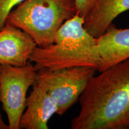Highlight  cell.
Returning a JSON list of instances; mask_svg holds the SVG:
<instances>
[{"instance_id": "cell-1", "label": "cell", "mask_w": 129, "mask_h": 129, "mask_svg": "<svg viewBox=\"0 0 129 129\" xmlns=\"http://www.w3.org/2000/svg\"><path fill=\"white\" fill-rule=\"evenodd\" d=\"M72 129H129V59L90 79Z\"/></svg>"}, {"instance_id": "cell-2", "label": "cell", "mask_w": 129, "mask_h": 129, "mask_svg": "<svg viewBox=\"0 0 129 129\" xmlns=\"http://www.w3.org/2000/svg\"><path fill=\"white\" fill-rule=\"evenodd\" d=\"M84 19L78 14L66 21L58 30L52 44L37 46L29 61L37 70H55L88 67L99 72L101 65L96 38L84 27Z\"/></svg>"}, {"instance_id": "cell-3", "label": "cell", "mask_w": 129, "mask_h": 129, "mask_svg": "<svg viewBox=\"0 0 129 129\" xmlns=\"http://www.w3.org/2000/svg\"><path fill=\"white\" fill-rule=\"evenodd\" d=\"M75 0H25L9 13L6 24L27 33L37 46L52 44L66 21L77 14Z\"/></svg>"}, {"instance_id": "cell-4", "label": "cell", "mask_w": 129, "mask_h": 129, "mask_svg": "<svg viewBox=\"0 0 129 129\" xmlns=\"http://www.w3.org/2000/svg\"><path fill=\"white\" fill-rule=\"evenodd\" d=\"M96 71L88 67H72L37 71L35 81L47 91L62 116L79 100Z\"/></svg>"}, {"instance_id": "cell-5", "label": "cell", "mask_w": 129, "mask_h": 129, "mask_svg": "<svg viewBox=\"0 0 129 129\" xmlns=\"http://www.w3.org/2000/svg\"><path fill=\"white\" fill-rule=\"evenodd\" d=\"M37 72L29 62L22 67L0 65V102L7 115L9 129H20L27 92L35 83Z\"/></svg>"}, {"instance_id": "cell-6", "label": "cell", "mask_w": 129, "mask_h": 129, "mask_svg": "<svg viewBox=\"0 0 129 129\" xmlns=\"http://www.w3.org/2000/svg\"><path fill=\"white\" fill-rule=\"evenodd\" d=\"M36 47L28 34L6 23L0 30V65H25Z\"/></svg>"}, {"instance_id": "cell-7", "label": "cell", "mask_w": 129, "mask_h": 129, "mask_svg": "<svg viewBox=\"0 0 129 129\" xmlns=\"http://www.w3.org/2000/svg\"><path fill=\"white\" fill-rule=\"evenodd\" d=\"M27 98L25 111L21 116L20 129H48V122L57 114V106L47 91L35 81Z\"/></svg>"}, {"instance_id": "cell-8", "label": "cell", "mask_w": 129, "mask_h": 129, "mask_svg": "<svg viewBox=\"0 0 129 129\" xmlns=\"http://www.w3.org/2000/svg\"><path fill=\"white\" fill-rule=\"evenodd\" d=\"M96 42L101 61L99 72L129 59V28L118 29L111 23Z\"/></svg>"}, {"instance_id": "cell-9", "label": "cell", "mask_w": 129, "mask_h": 129, "mask_svg": "<svg viewBox=\"0 0 129 129\" xmlns=\"http://www.w3.org/2000/svg\"><path fill=\"white\" fill-rule=\"evenodd\" d=\"M129 10V0H96L93 10L84 18V27L94 38L105 32L113 20Z\"/></svg>"}, {"instance_id": "cell-10", "label": "cell", "mask_w": 129, "mask_h": 129, "mask_svg": "<svg viewBox=\"0 0 129 129\" xmlns=\"http://www.w3.org/2000/svg\"><path fill=\"white\" fill-rule=\"evenodd\" d=\"M25 0H0V30L6 25L9 13Z\"/></svg>"}, {"instance_id": "cell-11", "label": "cell", "mask_w": 129, "mask_h": 129, "mask_svg": "<svg viewBox=\"0 0 129 129\" xmlns=\"http://www.w3.org/2000/svg\"><path fill=\"white\" fill-rule=\"evenodd\" d=\"M78 14L84 19L90 13L95 7L96 0H75Z\"/></svg>"}, {"instance_id": "cell-12", "label": "cell", "mask_w": 129, "mask_h": 129, "mask_svg": "<svg viewBox=\"0 0 129 129\" xmlns=\"http://www.w3.org/2000/svg\"><path fill=\"white\" fill-rule=\"evenodd\" d=\"M0 129H9L7 124L5 123L0 111Z\"/></svg>"}]
</instances>
